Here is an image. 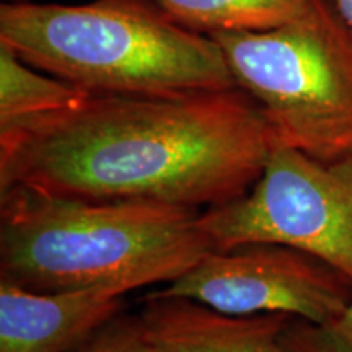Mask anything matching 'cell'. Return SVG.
Instances as JSON below:
<instances>
[{"instance_id":"30bf717a","label":"cell","mask_w":352,"mask_h":352,"mask_svg":"<svg viewBox=\"0 0 352 352\" xmlns=\"http://www.w3.org/2000/svg\"><path fill=\"white\" fill-rule=\"evenodd\" d=\"M72 83L25 63L0 43V126L69 108L87 96Z\"/></svg>"},{"instance_id":"7c38bea8","label":"cell","mask_w":352,"mask_h":352,"mask_svg":"<svg viewBox=\"0 0 352 352\" xmlns=\"http://www.w3.org/2000/svg\"><path fill=\"white\" fill-rule=\"evenodd\" d=\"M67 352H144L140 315L124 308Z\"/></svg>"},{"instance_id":"4fadbf2b","label":"cell","mask_w":352,"mask_h":352,"mask_svg":"<svg viewBox=\"0 0 352 352\" xmlns=\"http://www.w3.org/2000/svg\"><path fill=\"white\" fill-rule=\"evenodd\" d=\"M352 33V0H327Z\"/></svg>"},{"instance_id":"277c9868","label":"cell","mask_w":352,"mask_h":352,"mask_svg":"<svg viewBox=\"0 0 352 352\" xmlns=\"http://www.w3.org/2000/svg\"><path fill=\"white\" fill-rule=\"evenodd\" d=\"M274 144L323 162L352 153V33L327 0L261 32L210 34Z\"/></svg>"},{"instance_id":"3957f363","label":"cell","mask_w":352,"mask_h":352,"mask_svg":"<svg viewBox=\"0 0 352 352\" xmlns=\"http://www.w3.org/2000/svg\"><path fill=\"white\" fill-rule=\"evenodd\" d=\"M0 43L91 95L178 96L236 88L217 41L179 25L152 0L3 2Z\"/></svg>"},{"instance_id":"8fae6325","label":"cell","mask_w":352,"mask_h":352,"mask_svg":"<svg viewBox=\"0 0 352 352\" xmlns=\"http://www.w3.org/2000/svg\"><path fill=\"white\" fill-rule=\"evenodd\" d=\"M280 340L290 352H352V300L327 323L290 318Z\"/></svg>"},{"instance_id":"8992f818","label":"cell","mask_w":352,"mask_h":352,"mask_svg":"<svg viewBox=\"0 0 352 352\" xmlns=\"http://www.w3.org/2000/svg\"><path fill=\"white\" fill-rule=\"evenodd\" d=\"M144 297L186 298L227 315L277 314L327 323L351 303L352 280L294 246L253 241L212 250Z\"/></svg>"},{"instance_id":"52a82bcc","label":"cell","mask_w":352,"mask_h":352,"mask_svg":"<svg viewBox=\"0 0 352 352\" xmlns=\"http://www.w3.org/2000/svg\"><path fill=\"white\" fill-rule=\"evenodd\" d=\"M120 287L38 292L0 283V352H67L124 310Z\"/></svg>"},{"instance_id":"9c48e42d","label":"cell","mask_w":352,"mask_h":352,"mask_svg":"<svg viewBox=\"0 0 352 352\" xmlns=\"http://www.w3.org/2000/svg\"><path fill=\"white\" fill-rule=\"evenodd\" d=\"M197 33L261 32L302 15L315 0H152Z\"/></svg>"},{"instance_id":"ba28073f","label":"cell","mask_w":352,"mask_h":352,"mask_svg":"<svg viewBox=\"0 0 352 352\" xmlns=\"http://www.w3.org/2000/svg\"><path fill=\"white\" fill-rule=\"evenodd\" d=\"M140 302L144 352H290L280 340L287 315H227L186 298Z\"/></svg>"},{"instance_id":"6da1fadb","label":"cell","mask_w":352,"mask_h":352,"mask_svg":"<svg viewBox=\"0 0 352 352\" xmlns=\"http://www.w3.org/2000/svg\"><path fill=\"white\" fill-rule=\"evenodd\" d=\"M272 145L261 108L239 87L88 94L69 108L0 126V191L209 209L253 186Z\"/></svg>"},{"instance_id":"7a4b0ae2","label":"cell","mask_w":352,"mask_h":352,"mask_svg":"<svg viewBox=\"0 0 352 352\" xmlns=\"http://www.w3.org/2000/svg\"><path fill=\"white\" fill-rule=\"evenodd\" d=\"M201 212L157 201L0 191V283L38 292L168 284L214 246Z\"/></svg>"},{"instance_id":"5b68a950","label":"cell","mask_w":352,"mask_h":352,"mask_svg":"<svg viewBox=\"0 0 352 352\" xmlns=\"http://www.w3.org/2000/svg\"><path fill=\"white\" fill-rule=\"evenodd\" d=\"M214 250L253 241L314 254L352 280V153L323 162L274 144L245 195L201 212Z\"/></svg>"}]
</instances>
